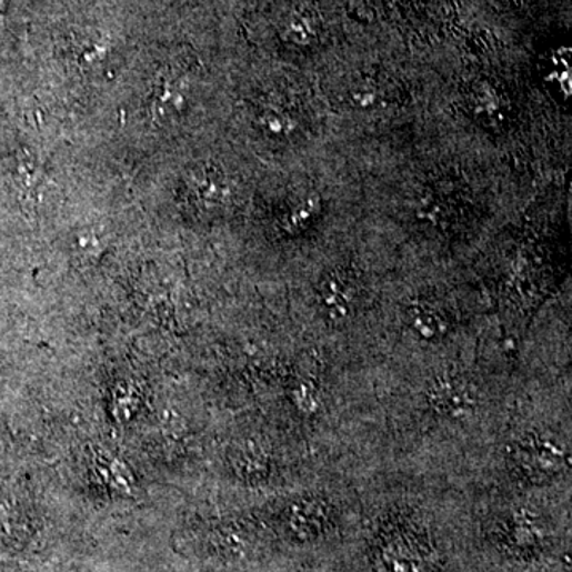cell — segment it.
Here are the masks:
<instances>
[{"instance_id": "6da1fadb", "label": "cell", "mask_w": 572, "mask_h": 572, "mask_svg": "<svg viewBox=\"0 0 572 572\" xmlns=\"http://www.w3.org/2000/svg\"><path fill=\"white\" fill-rule=\"evenodd\" d=\"M321 305L330 319H349L357 301V285L353 277L345 271H332L324 277L320 288Z\"/></svg>"}, {"instance_id": "5b68a950", "label": "cell", "mask_w": 572, "mask_h": 572, "mask_svg": "<svg viewBox=\"0 0 572 572\" xmlns=\"http://www.w3.org/2000/svg\"><path fill=\"white\" fill-rule=\"evenodd\" d=\"M435 401L446 412H464L470 408L471 400L466 389L453 382H444L434 391Z\"/></svg>"}, {"instance_id": "7a4b0ae2", "label": "cell", "mask_w": 572, "mask_h": 572, "mask_svg": "<svg viewBox=\"0 0 572 572\" xmlns=\"http://www.w3.org/2000/svg\"><path fill=\"white\" fill-rule=\"evenodd\" d=\"M94 470L107 486H112L118 492H129L136 485L134 474L120 458L107 453L96 456Z\"/></svg>"}, {"instance_id": "277c9868", "label": "cell", "mask_w": 572, "mask_h": 572, "mask_svg": "<svg viewBox=\"0 0 572 572\" xmlns=\"http://www.w3.org/2000/svg\"><path fill=\"white\" fill-rule=\"evenodd\" d=\"M142 394L138 385L132 382H121L113 393V415L118 422H128L139 411Z\"/></svg>"}, {"instance_id": "52a82bcc", "label": "cell", "mask_w": 572, "mask_h": 572, "mask_svg": "<svg viewBox=\"0 0 572 572\" xmlns=\"http://www.w3.org/2000/svg\"><path fill=\"white\" fill-rule=\"evenodd\" d=\"M474 103L475 112L486 114V117L494 114V112L500 109V102H498L496 96H494L493 90H490V88L483 91L475 90Z\"/></svg>"}, {"instance_id": "3957f363", "label": "cell", "mask_w": 572, "mask_h": 572, "mask_svg": "<svg viewBox=\"0 0 572 572\" xmlns=\"http://www.w3.org/2000/svg\"><path fill=\"white\" fill-rule=\"evenodd\" d=\"M412 330L417 335L424 339V341H433V339L441 338L446 330V321L444 315L438 310L420 305L411 313Z\"/></svg>"}, {"instance_id": "8992f818", "label": "cell", "mask_w": 572, "mask_h": 572, "mask_svg": "<svg viewBox=\"0 0 572 572\" xmlns=\"http://www.w3.org/2000/svg\"><path fill=\"white\" fill-rule=\"evenodd\" d=\"M352 101L361 109L375 106L379 101L378 87L375 84H357L352 91Z\"/></svg>"}]
</instances>
